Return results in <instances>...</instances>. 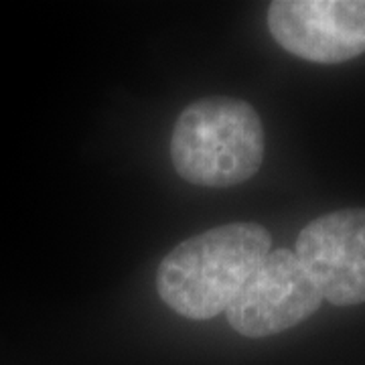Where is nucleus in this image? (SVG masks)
I'll list each match as a JSON object with an SVG mask.
<instances>
[{
  "label": "nucleus",
  "mask_w": 365,
  "mask_h": 365,
  "mask_svg": "<svg viewBox=\"0 0 365 365\" xmlns=\"http://www.w3.org/2000/svg\"><path fill=\"white\" fill-rule=\"evenodd\" d=\"M323 302L311 276L290 250H270L225 309L227 323L250 339L300 325Z\"/></svg>",
  "instance_id": "nucleus-3"
},
{
  "label": "nucleus",
  "mask_w": 365,
  "mask_h": 365,
  "mask_svg": "<svg viewBox=\"0 0 365 365\" xmlns=\"http://www.w3.org/2000/svg\"><path fill=\"white\" fill-rule=\"evenodd\" d=\"M268 29L284 51L313 63H343L365 53V0H276Z\"/></svg>",
  "instance_id": "nucleus-4"
},
{
  "label": "nucleus",
  "mask_w": 365,
  "mask_h": 365,
  "mask_svg": "<svg viewBox=\"0 0 365 365\" xmlns=\"http://www.w3.org/2000/svg\"><path fill=\"white\" fill-rule=\"evenodd\" d=\"M294 254L323 300L335 307L365 302V207L313 220L300 232Z\"/></svg>",
  "instance_id": "nucleus-5"
},
{
  "label": "nucleus",
  "mask_w": 365,
  "mask_h": 365,
  "mask_svg": "<svg viewBox=\"0 0 365 365\" xmlns=\"http://www.w3.org/2000/svg\"><path fill=\"white\" fill-rule=\"evenodd\" d=\"M266 150L256 110L235 98H203L182 110L170 138V158L185 181L234 187L252 179Z\"/></svg>",
  "instance_id": "nucleus-2"
},
{
  "label": "nucleus",
  "mask_w": 365,
  "mask_h": 365,
  "mask_svg": "<svg viewBox=\"0 0 365 365\" xmlns=\"http://www.w3.org/2000/svg\"><path fill=\"white\" fill-rule=\"evenodd\" d=\"M270 246V232L252 222L225 223L193 235L160 262L158 294L181 317L213 319L225 313Z\"/></svg>",
  "instance_id": "nucleus-1"
}]
</instances>
